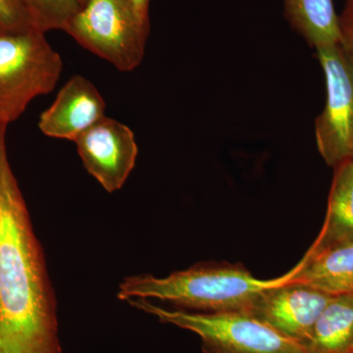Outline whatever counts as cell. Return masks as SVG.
<instances>
[{"mask_svg":"<svg viewBox=\"0 0 353 353\" xmlns=\"http://www.w3.org/2000/svg\"><path fill=\"white\" fill-rule=\"evenodd\" d=\"M287 277L288 273L273 280H259L243 265L209 262L164 278L150 274L130 276L121 283L118 299H157L204 313H248L263 290Z\"/></svg>","mask_w":353,"mask_h":353,"instance_id":"cell-2","label":"cell"},{"mask_svg":"<svg viewBox=\"0 0 353 353\" xmlns=\"http://www.w3.org/2000/svg\"><path fill=\"white\" fill-rule=\"evenodd\" d=\"M128 303L164 324L197 334L204 353H305L301 343L279 333L250 313L170 310L145 299H130Z\"/></svg>","mask_w":353,"mask_h":353,"instance_id":"cell-5","label":"cell"},{"mask_svg":"<svg viewBox=\"0 0 353 353\" xmlns=\"http://www.w3.org/2000/svg\"><path fill=\"white\" fill-rule=\"evenodd\" d=\"M74 143L85 170L106 192L122 189L139 154L134 132L129 127L104 116Z\"/></svg>","mask_w":353,"mask_h":353,"instance_id":"cell-7","label":"cell"},{"mask_svg":"<svg viewBox=\"0 0 353 353\" xmlns=\"http://www.w3.org/2000/svg\"><path fill=\"white\" fill-rule=\"evenodd\" d=\"M0 123V353H63L46 259Z\"/></svg>","mask_w":353,"mask_h":353,"instance_id":"cell-1","label":"cell"},{"mask_svg":"<svg viewBox=\"0 0 353 353\" xmlns=\"http://www.w3.org/2000/svg\"><path fill=\"white\" fill-rule=\"evenodd\" d=\"M288 282L307 285L333 296L353 294V243L307 250L290 271Z\"/></svg>","mask_w":353,"mask_h":353,"instance_id":"cell-10","label":"cell"},{"mask_svg":"<svg viewBox=\"0 0 353 353\" xmlns=\"http://www.w3.org/2000/svg\"><path fill=\"white\" fill-rule=\"evenodd\" d=\"M341 46L353 66V22L340 17Z\"/></svg>","mask_w":353,"mask_h":353,"instance_id":"cell-16","label":"cell"},{"mask_svg":"<svg viewBox=\"0 0 353 353\" xmlns=\"http://www.w3.org/2000/svg\"><path fill=\"white\" fill-rule=\"evenodd\" d=\"M0 28L7 32L34 29L20 0H0Z\"/></svg>","mask_w":353,"mask_h":353,"instance_id":"cell-15","label":"cell"},{"mask_svg":"<svg viewBox=\"0 0 353 353\" xmlns=\"http://www.w3.org/2000/svg\"><path fill=\"white\" fill-rule=\"evenodd\" d=\"M105 101L94 83L74 75L39 115V129L50 138L75 141L105 116Z\"/></svg>","mask_w":353,"mask_h":353,"instance_id":"cell-9","label":"cell"},{"mask_svg":"<svg viewBox=\"0 0 353 353\" xmlns=\"http://www.w3.org/2000/svg\"><path fill=\"white\" fill-rule=\"evenodd\" d=\"M39 31H63L69 21L82 8L79 0H20Z\"/></svg>","mask_w":353,"mask_h":353,"instance_id":"cell-14","label":"cell"},{"mask_svg":"<svg viewBox=\"0 0 353 353\" xmlns=\"http://www.w3.org/2000/svg\"><path fill=\"white\" fill-rule=\"evenodd\" d=\"M341 17L345 18V19L352 21V22H353V16H348V15H345V14H343V15H341Z\"/></svg>","mask_w":353,"mask_h":353,"instance_id":"cell-19","label":"cell"},{"mask_svg":"<svg viewBox=\"0 0 353 353\" xmlns=\"http://www.w3.org/2000/svg\"><path fill=\"white\" fill-rule=\"evenodd\" d=\"M334 168L324 224L308 252L353 243V159Z\"/></svg>","mask_w":353,"mask_h":353,"instance_id":"cell-11","label":"cell"},{"mask_svg":"<svg viewBox=\"0 0 353 353\" xmlns=\"http://www.w3.org/2000/svg\"><path fill=\"white\" fill-rule=\"evenodd\" d=\"M283 282L263 290L248 313L290 340L305 345L333 296L307 285Z\"/></svg>","mask_w":353,"mask_h":353,"instance_id":"cell-8","label":"cell"},{"mask_svg":"<svg viewBox=\"0 0 353 353\" xmlns=\"http://www.w3.org/2000/svg\"><path fill=\"white\" fill-rule=\"evenodd\" d=\"M303 347L305 353H353V294L332 299Z\"/></svg>","mask_w":353,"mask_h":353,"instance_id":"cell-13","label":"cell"},{"mask_svg":"<svg viewBox=\"0 0 353 353\" xmlns=\"http://www.w3.org/2000/svg\"><path fill=\"white\" fill-rule=\"evenodd\" d=\"M343 14L353 16V0H347V6H345V11H343Z\"/></svg>","mask_w":353,"mask_h":353,"instance_id":"cell-18","label":"cell"},{"mask_svg":"<svg viewBox=\"0 0 353 353\" xmlns=\"http://www.w3.org/2000/svg\"><path fill=\"white\" fill-rule=\"evenodd\" d=\"M350 158H352V159H353V148H352V155H350Z\"/></svg>","mask_w":353,"mask_h":353,"instance_id":"cell-21","label":"cell"},{"mask_svg":"<svg viewBox=\"0 0 353 353\" xmlns=\"http://www.w3.org/2000/svg\"><path fill=\"white\" fill-rule=\"evenodd\" d=\"M63 31L119 71L132 72L145 57L150 20L132 0H88Z\"/></svg>","mask_w":353,"mask_h":353,"instance_id":"cell-4","label":"cell"},{"mask_svg":"<svg viewBox=\"0 0 353 353\" xmlns=\"http://www.w3.org/2000/svg\"><path fill=\"white\" fill-rule=\"evenodd\" d=\"M325 79L327 101L316 119L318 150L329 166L350 158L353 148V66L341 44L317 48Z\"/></svg>","mask_w":353,"mask_h":353,"instance_id":"cell-6","label":"cell"},{"mask_svg":"<svg viewBox=\"0 0 353 353\" xmlns=\"http://www.w3.org/2000/svg\"><path fill=\"white\" fill-rule=\"evenodd\" d=\"M290 26L316 50L341 43L340 18L333 0H283Z\"/></svg>","mask_w":353,"mask_h":353,"instance_id":"cell-12","label":"cell"},{"mask_svg":"<svg viewBox=\"0 0 353 353\" xmlns=\"http://www.w3.org/2000/svg\"><path fill=\"white\" fill-rule=\"evenodd\" d=\"M63 72V60L44 32H0V123L19 119L37 97L50 94Z\"/></svg>","mask_w":353,"mask_h":353,"instance_id":"cell-3","label":"cell"},{"mask_svg":"<svg viewBox=\"0 0 353 353\" xmlns=\"http://www.w3.org/2000/svg\"><path fill=\"white\" fill-rule=\"evenodd\" d=\"M137 9L143 17L150 19V0H132Z\"/></svg>","mask_w":353,"mask_h":353,"instance_id":"cell-17","label":"cell"},{"mask_svg":"<svg viewBox=\"0 0 353 353\" xmlns=\"http://www.w3.org/2000/svg\"><path fill=\"white\" fill-rule=\"evenodd\" d=\"M1 31H2V29H1V28H0V32H1Z\"/></svg>","mask_w":353,"mask_h":353,"instance_id":"cell-22","label":"cell"},{"mask_svg":"<svg viewBox=\"0 0 353 353\" xmlns=\"http://www.w3.org/2000/svg\"><path fill=\"white\" fill-rule=\"evenodd\" d=\"M88 1V0H79V2H80L81 3V6H85V3H87V2Z\"/></svg>","mask_w":353,"mask_h":353,"instance_id":"cell-20","label":"cell"}]
</instances>
